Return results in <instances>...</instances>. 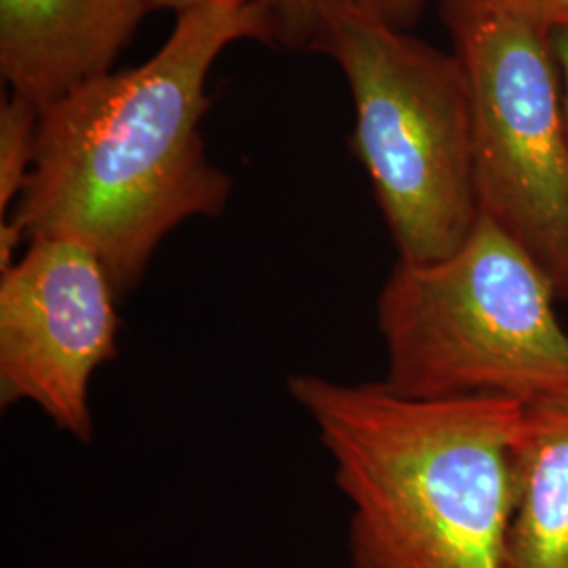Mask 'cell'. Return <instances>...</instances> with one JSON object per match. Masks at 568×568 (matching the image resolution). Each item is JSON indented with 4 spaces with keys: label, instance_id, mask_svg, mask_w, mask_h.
I'll return each instance as SVG.
<instances>
[{
    "label": "cell",
    "instance_id": "cell-3",
    "mask_svg": "<svg viewBox=\"0 0 568 568\" xmlns=\"http://www.w3.org/2000/svg\"><path fill=\"white\" fill-rule=\"evenodd\" d=\"M544 267L480 215L455 253L398 260L377 297L384 386L415 400L568 406V331Z\"/></svg>",
    "mask_w": 568,
    "mask_h": 568
},
{
    "label": "cell",
    "instance_id": "cell-4",
    "mask_svg": "<svg viewBox=\"0 0 568 568\" xmlns=\"http://www.w3.org/2000/svg\"><path fill=\"white\" fill-rule=\"evenodd\" d=\"M310 47L337 61L349 84L354 150L398 260L429 264L455 253L480 220L462 58L345 0H318Z\"/></svg>",
    "mask_w": 568,
    "mask_h": 568
},
{
    "label": "cell",
    "instance_id": "cell-12",
    "mask_svg": "<svg viewBox=\"0 0 568 568\" xmlns=\"http://www.w3.org/2000/svg\"><path fill=\"white\" fill-rule=\"evenodd\" d=\"M373 18L408 30L422 18L427 0H345Z\"/></svg>",
    "mask_w": 568,
    "mask_h": 568
},
{
    "label": "cell",
    "instance_id": "cell-1",
    "mask_svg": "<svg viewBox=\"0 0 568 568\" xmlns=\"http://www.w3.org/2000/svg\"><path fill=\"white\" fill-rule=\"evenodd\" d=\"M239 41L284 42L272 2L180 13L150 60L41 108L34 163L11 215L26 239L84 244L124 297L178 225L222 215L232 180L206 159L201 122L213 63Z\"/></svg>",
    "mask_w": 568,
    "mask_h": 568
},
{
    "label": "cell",
    "instance_id": "cell-9",
    "mask_svg": "<svg viewBox=\"0 0 568 568\" xmlns=\"http://www.w3.org/2000/svg\"><path fill=\"white\" fill-rule=\"evenodd\" d=\"M41 105L11 93L0 103V217L18 203L37 152Z\"/></svg>",
    "mask_w": 568,
    "mask_h": 568
},
{
    "label": "cell",
    "instance_id": "cell-10",
    "mask_svg": "<svg viewBox=\"0 0 568 568\" xmlns=\"http://www.w3.org/2000/svg\"><path fill=\"white\" fill-rule=\"evenodd\" d=\"M257 0H148L150 11L154 9H169L185 13L201 7H213V4H246ZM272 2L281 16L284 30V44H312L316 34V4L318 0H265Z\"/></svg>",
    "mask_w": 568,
    "mask_h": 568
},
{
    "label": "cell",
    "instance_id": "cell-8",
    "mask_svg": "<svg viewBox=\"0 0 568 568\" xmlns=\"http://www.w3.org/2000/svg\"><path fill=\"white\" fill-rule=\"evenodd\" d=\"M506 568H568V406L525 408Z\"/></svg>",
    "mask_w": 568,
    "mask_h": 568
},
{
    "label": "cell",
    "instance_id": "cell-5",
    "mask_svg": "<svg viewBox=\"0 0 568 568\" xmlns=\"http://www.w3.org/2000/svg\"><path fill=\"white\" fill-rule=\"evenodd\" d=\"M445 4L471 87L480 215L544 267L568 304V135L548 32Z\"/></svg>",
    "mask_w": 568,
    "mask_h": 568
},
{
    "label": "cell",
    "instance_id": "cell-13",
    "mask_svg": "<svg viewBox=\"0 0 568 568\" xmlns=\"http://www.w3.org/2000/svg\"><path fill=\"white\" fill-rule=\"evenodd\" d=\"M549 51L556 65L558 84H560V103L568 135V23L548 30Z\"/></svg>",
    "mask_w": 568,
    "mask_h": 568
},
{
    "label": "cell",
    "instance_id": "cell-14",
    "mask_svg": "<svg viewBox=\"0 0 568 568\" xmlns=\"http://www.w3.org/2000/svg\"><path fill=\"white\" fill-rule=\"evenodd\" d=\"M23 241H28V239L20 225L16 224L11 217L2 220V224H0V272L9 270L20 260L18 248Z\"/></svg>",
    "mask_w": 568,
    "mask_h": 568
},
{
    "label": "cell",
    "instance_id": "cell-6",
    "mask_svg": "<svg viewBox=\"0 0 568 568\" xmlns=\"http://www.w3.org/2000/svg\"><path fill=\"white\" fill-rule=\"evenodd\" d=\"M121 295L84 244L34 239L0 272V403H32L91 443V379L119 352Z\"/></svg>",
    "mask_w": 568,
    "mask_h": 568
},
{
    "label": "cell",
    "instance_id": "cell-7",
    "mask_svg": "<svg viewBox=\"0 0 568 568\" xmlns=\"http://www.w3.org/2000/svg\"><path fill=\"white\" fill-rule=\"evenodd\" d=\"M148 0H0V72L41 108L110 72Z\"/></svg>",
    "mask_w": 568,
    "mask_h": 568
},
{
    "label": "cell",
    "instance_id": "cell-2",
    "mask_svg": "<svg viewBox=\"0 0 568 568\" xmlns=\"http://www.w3.org/2000/svg\"><path fill=\"white\" fill-rule=\"evenodd\" d=\"M352 506V568H506L514 448L527 406L415 400L384 382L288 377Z\"/></svg>",
    "mask_w": 568,
    "mask_h": 568
},
{
    "label": "cell",
    "instance_id": "cell-11",
    "mask_svg": "<svg viewBox=\"0 0 568 568\" xmlns=\"http://www.w3.org/2000/svg\"><path fill=\"white\" fill-rule=\"evenodd\" d=\"M469 7L525 21L544 32L568 23V0H459Z\"/></svg>",
    "mask_w": 568,
    "mask_h": 568
}]
</instances>
